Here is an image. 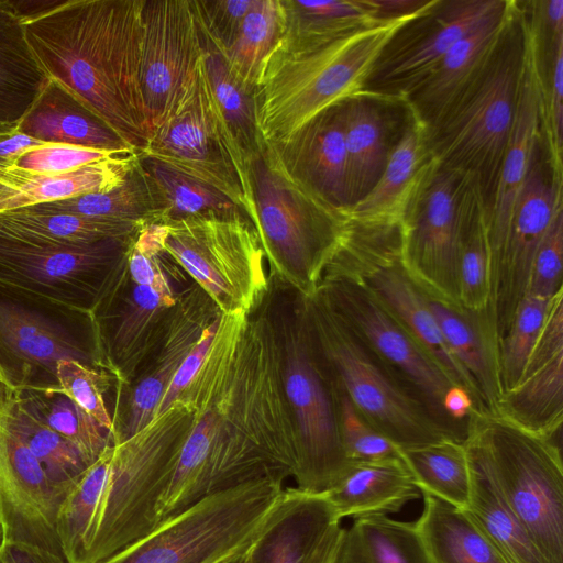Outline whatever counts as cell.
I'll return each mask as SVG.
<instances>
[{
	"mask_svg": "<svg viewBox=\"0 0 563 563\" xmlns=\"http://www.w3.org/2000/svg\"><path fill=\"white\" fill-rule=\"evenodd\" d=\"M551 299L526 295L499 343V366L504 391L519 379L544 324ZM504 394V393H503Z\"/></svg>",
	"mask_w": 563,
	"mask_h": 563,
	"instance_id": "cell-48",
	"label": "cell"
},
{
	"mask_svg": "<svg viewBox=\"0 0 563 563\" xmlns=\"http://www.w3.org/2000/svg\"><path fill=\"white\" fill-rule=\"evenodd\" d=\"M523 16V13H522ZM525 59L516 115L487 219L492 286L506 246L518 195L541 135V80L532 38L523 16Z\"/></svg>",
	"mask_w": 563,
	"mask_h": 563,
	"instance_id": "cell-24",
	"label": "cell"
},
{
	"mask_svg": "<svg viewBox=\"0 0 563 563\" xmlns=\"http://www.w3.org/2000/svg\"><path fill=\"white\" fill-rule=\"evenodd\" d=\"M164 250L221 313H251L268 279L260 236L245 216H195L168 223Z\"/></svg>",
	"mask_w": 563,
	"mask_h": 563,
	"instance_id": "cell-12",
	"label": "cell"
},
{
	"mask_svg": "<svg viewBox=\"0 0 563 563\" xmlns=\"http://www.w3.org/2000/svg\"><path fill=\"white\" fill-rule=\"evenodd\" d=\"M232 199L251 221L249 161L233 139L208 82L202 58L175 110L141 152Z\"/></svg>",
	"mask_w": 563,
	"mask_h": 563,
	"instance_id": "cell-13",
	"label": "cell"
},
{
	"mask_svg": "<svg viewBox=\"0 0 563 563\" xmlns=\"http://www.w3.org/2000/svg\"><path fill=\"white\" fill-rule=\"evenodd\" d=\"M432 2L416 13L321 44L279 40L266 56L254 87L263 140L279 143L322 111L363 91L386 44Z\"/></svg>",
	"mask_w": 563,
	"mask_h": 563,
	"instance_id": "cell-3",
	"label": "cell"
},
{
	"mask_svg": "<svg viewBox=\"0 0 563 563\" xmlns=\"http://www.w3.org/2000/svg\"><path fill=\"white\" fill-rule=\"evenodd\" d=\"M516 4L517 0H507L501 10L454 44L438 66L402 99L412 118L426 129L440 119L488 63Z\"/></svg>",
	"mask_w": 563,
	"mask_h": 563,
	"instance_id": "cell-27",
	"label": "cell"
},
{
	"mask_svg": "<svg viewBox=\"0 0 563 563\" xmlns=\"http://www.w3.org/2000/svg\"><path fill=\"white\" fill-rule=\"evenodd\" d=\"M497 413L532 433L561 439L563 424V289L553 298L517 383L504 391Z\"/></svg>",
	"mask_w": 563,
	"mask_h": 563,
	"instance_id": "cell-23",
	"label": "cell"
},
{
	"mask_svg": "<svg viewBox=\"0 0 563 563\" xmlns=\"http://www.w3.org/2000/svg\"><path fill=\"white\" fill-rule=\"evenodd\" d=\"M178 397L128 440L112 444L109 467L78 563H100L150 533L191 422Z\"/></svg>",
	"mask_w": 563,
	"mask_h": 563,
	"instance_id": "cell-5",
	"label": "cell"
},
{
	"mask_svg": "<svg viewBox=\"0 0 563 563\" xmlns=\"http://www.w3.org/2000/svg\"><path fill=\"white\" fill-rule=\"evenodd\" d=\"M415 484L422 494L465 509L471 496V470L464 443L442 440L400 450Z\"/></svg>",
	"mask_w": 563,
	"mask_h": 563,
	"instance_id": "cell-43",
	"label": "cell"
},
{
	"mask_svg": "<svg viewBox=\"0 0 563 563\" xmlns=\"http://www.w3.org/2000/svg\"><path fill=\"white\" fill-rule=\"evenodd\" d=\"M525 59L520 1L488 63L426 129L431 157L478 192L488 219L511 135Z\"/></svg>",
	"mask_w": 563,
	"mask_h": 563,
	"instance_id": "cell-4",
	"label": "cell"
},
{
	"mask_svg": "<svg viewBox=\"0 0 563 563\" xmlns=\"http://www.w3.org/2000/svg\"><path fill=\"white\" fill-rule=\"evenodd\" d=\"M385 100L361 91L343 101L349 208L375 186L394 145L389 143Z\"/></svg>",
	"mask_w": 563,
	"mask_h": 563,
	"instance_id": "cell-33",
	"label": "cell"
},
{
	"mask_svg": "<svg viewBox=\"0 0 563 563\" xmlns=\"http://www.w3.org/2000/svg\"><path fill=\"white\" fill-rule=\"evenodd\" d=\"M340 519L389 515L420 497L421 492L401 457L352 462L324 493Z\"/></svg>",
	"mask_w": 563,
	"mask_h": 563,
	"instance_id": "cell-32",
	"label": "cell"
},
{
	"mask_svg": "<svg viewBox=\"0 0 563 563\" xmlns=\"http://www.w3.org/2000/svg\"><path fill=\"white\" fill-rule=\"evenodd\" d=\"M339 434L351 462H372L401 457L400 449L372 427L347 397L333 387Z\"/></svg>",
	"mask_w": 563,
	"mask_h": 563,
	"instance_id": "cell-50",
	"label": "cell"
},
{
	"mask_svg": "<svg viewBox=\"0 0 563 563\" xmlns=\"http://www.w3.org/2000/svg\"><path fill=\"white\" fill-rule=\"evenodd\" d=\"M285 26L280 40L321 44L372 26L379 20L369 0H283Z\"/></svg>",
	"mask_w": 563,
	"mask_h": 563,
	"instance_id": "cell-42",
	"label": "cell"
},
{
	"mask_svg": "<svg viewBox=\"0 0 563 563\" xmlns=\"http://www.w3.org/2000/svg\"><path fill=\"white\" fill-rule=\"evenodd\" d=\"M464 445L548 562L563 563V463L555 439L497 412L474 410Z\"/></svg>",
	"mask_w": 563,
	"mask_h": 563,
	"instance_id": "cell-8",
	"label": "cell"
},
{
	"mask_svg": "<svg viewBox=\"0 0 563 563\" xmlns=\"http://www.w3.org/2000/svg\"><path fill=\"white\" fill-rule=\"evenodd\" d=\"M220 316L205 329L201 338L174 375L155 411L154 417L165 412L167 408L184 393V390L194 378L202 361L205 360L206 354L214 338Z\"/></svg>",
	"mask_w": 563,
	"mask_h": 563,
	"instance_id": "cell-54",
	"label": "cell"
},
{
	"mask_svg": "<svg viewBox=\"0 0 563 563\" xmlns=\"http://www.w3.org/2000/svg\"><path fill=\"white\" fill-rule=\"evenodd\" d=\"M125 260L126 254L89 320L97 367L113 377L115 389L134 380L157 346L177 299L175 292L134 284Z\"/></svg>",
	"mask_w": 563,
	"mask_h": 563,
	"instance_id": "cell-17",
	"label": "cell"
},
{
	"mask_svg": "<svg viewBox=\"0 0 563 563\" xmlns=\"http://www.w3.org/2000/svg\"><path fill=\"white\" fill-rule=\"evenodd\" d=\"M563 211V179L550 167L542 136L536 144L518 195L506 246L492 286L489 309L498 342L527 295L536 252L556 216Z\"/></svg>",
	"mask_w": 563,
	"mask_h": 563,
	"instance_id": "cell-19",
	"label": "cell"
},
{
	"mask_svg": "<svg viewBox=\"0 0 563 563\" xmlns=\"http://www.w3.org/2000/svg\"><path fill=\"white\" fill-rule=\"evenodd\" d=\"M62 0H8L22 23L35 19L57 7Z\"/></svg>",
	"mask_w": 563,
	"mask_h": 563,
	"instance_id": "cell-57",
	"label": "cell"
},
{
	"mask_svg": "<svg viewBox=\"0 0 563 563\" xmlns=\"http://www.w3.org/2000/svg\"><path fill=\"white\" fill-rule=\"evenodd\" d=\"M2 541V525H1V521H0V543Z\"/></svg>",
	"mask_w": 563,
	"mask_h": 563,
	"instance_id": "cell-63",
	"label": "cell"
},
{
	"mask_svg": "<svg viewBox=\"0 0 563 563\" xmlns=\"http://www.w3.org/2000/svg\"><path fill=\"white\" fill-rule=\"evenodd\" d=\"M461 206L459 303L466 309L481 311L489 309L492 297L487 216L477 190L466 180Z\"/></svg>",
	"mask_w": 563,
	"mask_h": 563,
	"instance_id": "cell-41",
	"label": "cell"
},
{
	"mask_svg": "<svg viewBox=\"0 0 563 563\" xmlns=\"http://www.w3.org/2000/svg\"><path fill=\"white\" fill-rule=\"evenodd\" d=\"M145 224L20 208L0 212V234L54 246H85L135 235Z\"/></svg>",
	"mask_w": 563,
	"mask_h": 563,
	"instance_id": "cell-36",
	"label": "cell"
},
{
	"mask_svg": "<svg viewBox=\"0 0 563 563\" xmlns=\"http://www.w3.org/2000/svg\"><path fill=\"white\" fill-rule=\"evenodd\" d=\"M139 153H120L63 173L8 168L0 178V212L109 190L124 180Z\"/></svg>",
	"mask_w": 563,
	"mask_h": 563,
	"instance_id": "cell-31",
	"label": "cell"
},
{
	"mask_svg": "<svg viewBox=\"0 0 563 563\" xmlns=\"http://www.w3.org/2000/svg\"><path fill=\"white\" fill-rule=\"evenodd\" d=\"M422 496L423 510L416 525L432 563H504L465 509Z\"/></svg>",
	"mask_w": 563,
	"mask_h": 563,
	"instance_id": "cell-35",
	"label": "cell"
},
{
	"mask_svg": "<svg viewBox=\"0 0 563 563\" xmlns=\"http://www.w3.org/2000/svg\"><path fill=\"white\" fill-rule=\"evenodd\" d=\"M431 163L426 128L408 111L407 125L394 143L380 177L365 197L345 210L347 218L367 224L401 223Z\"/></svg>",
	"mask_w": 563,
	"mask_h": 563,
	"instance_id": "cell-29",
	"label": "cell"
},
{
	"mask_svg": "<svg viewBox=\"0 0 563 563\" xmlns=\"http://www.w3.org/2000/svg\"><path fill=\"white\" fill-rule=\"evenodd\" d=\"M282 377L296 433L297 488L322 494L351 465L343 451L333 386L313 344L299 296L276 313Z\"/></svg>",
	"mask_w": 563,
	"mask_h": 563,
	"instance_id": "cell-10",
	"label": "cell"
},
{
	"mask_svg": "<svg viewBox=\"0 0 563 563\" xmlns=\"http://www.w3.org/2000/svg\"><path fill=\"white\" fill-rule=\"evenodd\" d=\"M18 395L22 405L71 443L88 465L113 444L110 433L57 385L22 387Z\"/></svg>",
	"mask_w": 563,
	"mask_h": 563,
	"instance_id": "cell-44",
	"label": "cell"
},
{
	"mask_svg": "<svg viewBox=\"0 0 563 563\" xmlns=\"http://www.w3.org/2000/svg\"><path fill=\"white\" fill-rule=\"evenodd\" d=\"M143 0H62L23 23L42 69L143 152L151 137L140 81Z\"/></svg>",
	"mask_w": 563,
	"mask_h": 563,
	"instance_id": "cell-2",
	"label": "cell"
},
{
	"mask_svg": "<svg viewBox=\"0 0 563 563\" xmlns=\"http://www.w3.org/2000/svg\"><path fill=\"white\" fill-rule=\"evenodd\" d=\"M199 24L227 51L253 0H191Z\"/></svg>",
	"mask_w": 563,
	"mask_h": 563,
	"instance_id": "cell-53",
	"label": "cell"
},
{
	"mask_svg": "<svg viewBox=\"0 0 563 563\" xmlns=\"http://www.w3.org/2000/svg\"><path fill=\"white\" fill-rule=\"evenodd\" d=\"M117 154L120 153L69 144L47 143L20 155L10 168L37 174L63 173Z\"/></svg>",
	"mask_w": 563,
	"mask_h": 563,
	"instance_id": "cell-52",
	"label": "cell"
},
{
	"mask_svg": "<svg viewBox=\"0 0 563 563\" xmlns=\"http://www.w3.org/2000/svg\"><path fill=\"white\" fill-rule=\"evenodd\" d=\"M201 58L191 0H143L140 81L151 134L175 110Z\"/></svg>",
	"mask_w": 563,
	"mask_h": 563,
	"instance_id": "cell-18",
	"label": "cell"
},
{
	"mask_svg": "<svg viewBox=\"0 0 563 563\" xmlns=\"http://www.w3.org/2000/svg\"><path fill=\"white\" fill-rule=\"evenodd\" d=\"M341 519L324 495L283 489L247 550V563H314Z\"/></svg>",
	"mask_w": 563,
	"mask_h": 563,
	"instance_id": "cell-25",
	"label": "cell"
},
{
	"mask_svg": "<svg viewBox=\"0 0 563 563\" xmlns=\"http://www.w3.org/2000/svg\"><path fill=\"white\" fill-rule=\"evenodd\" d=\"M336 563H432L416 521L388 515L354 518L344 529Z\"/></svg>",
	"mask_w": 563,
	"mask_h": 563,
	"instance_id": "cell-39",
	"label": "cell"
},
{
	"mask_svg": "<svg viewBox=\"0 0 563 563\" xmlns=\"http://www.w3.org/2000/svg\"><path fill=\"white\" fill-rule=\"evenodd\" d=\"M135 235L54 246L0 234V296L90 320Z\"/></svg>",
	"mask_w": 563,
	"mask_h": 563,
	"instance_id": "cell-11",
	"label": "cell"
},
{
	"mask_svg": "<svg viewBox=\"0 0 563 563\" xmlns=\"http://www.w3.org/2000/svg\"><path fill=\"white\" fill-rule=\"evenodd\" d=\"M298 296L332 386L347 397L372 427L400 450L453 440L410 388L343 321L319 289L310 296Z\"/></svg>",
	"mask_w": 563,
	"mask_h": 563,
	"instance_id": "cell-7",
	"label": "cell"
},
{
	"mask_svg": "<svg viewBox=\"0 0 563 563\" xmlns=\"http://www.w3.org/2000/svg\"><path fill=\"white\" fill-rule=\"evenodd\" d=\"M465 179L432 163L401 221V263L427 294L459 302L457 264Z\"/></svg>",
	"mask_w": 563,
	"mask_h": 563,
	"instance_id": "cell-15",
	"label": "cell"
},
{
	"mask_svg": "<svg viewBox=\"0 0 563 563\" xmlns=\"http://www.w3.org/2000/svg\"><path fill=\"white\" fill-rule=\"evenodd\" d=\"M285 26L283 0H253L241 27L225 51L233 71L254 88L266 56L279 41Z\"/></svg>",
	"mask_w": 563,
	"mask_h": 563,
	"instance_id": "cell-47",
	"label": "cell"
},
{
	"mask_svg": "<svg viewBox=\"0 0 563 563\" xmlns=\"http://www.w3.org/2000/svg\"><path fill=\"white\" fill-rule=\"evenodd\" d=\"M254 225L271 275L298 295L318 289L349 221L339 209L289 175L271 144L249 159Z\"/></svg>",
	"mask_w": 563,
	"mask_h": 563,
	"instance_id": "cell-6",
	"label": "cell"
},
{
	"mask_svg": "<svg viewBox=\"0 0 563 563\" xmlns=\"http://www.w3.org/2000/svg\"><path fill=\"white\" fill-rule=\"evenodd\" d=\"M27 208L43 212L108 218L140 224L163 223L164 219V207L159 194L141 165L139 156L124 180L109 190Z\"/></svg>",
	"mask_w": 563,
	"mask_h": 563,
	"instance_id": "cell-37",
	"label": "cell"
},
{
	"mask_svg": "<svg viewBox=\"0 0 563 563\" xmlns=\"http://www.w3.org/2000/svg\"><path fill=\"white\" fill-rule=\"evenodd\" d=\"M343 533L344 528L342 527L333 532L314 563H336Z\"/></svg>",
	"mask_w": 563,
	"mask_h": 563,
	"instance_id": "cell-58",
	"label": "cell"
},
{
	"mask_svg": "<svg viewBox=\"0 0 563 563\" xmlns=\"http://www.w3.org/2000/svg\"><path fill=\"white\" fill-rule=\"evenodd\" d=\"M63 360L98 368L92 347L67 328L0 296V362L10 383L18 388L55 386Z\"/></svg>",
	"mask_w": 563,
	"mask_h": 563,
	"instance_id": "cell-22",
	"label": "cell"
},
{
	"mask_svg": "<svg viewBox=\"0 0 563 563\" xmlns=\"http://www.w3.org/2000/svg\"><path fill=\"white\" fill-rule=\"evenodd\" d=\"M471 496L465 510L479 526L504 563H549L509 509L483 465L467 451Z\"/></svg>",
	"mask_w": 563,
	"mask_h": 563,
	"instance_id": "cell-38",
	"label": "cell"
},
{
	"mask_svg": "<svg viewBox=\"0 0 563 563\" xmlns=\"http://www.w3.org/2000/svg\"><path fill=\"white\" fill-rule=\"evenodd\" d=\"M34 57L21 19L0 0V124L15 128L49 82Z\"/></svg>",
	"mask_w": 563,
	"mask_h": 563,
	"instance_id": "cell-34",
	"label": "cell"
},
{
	"mask_svg": "<svg viewBox=\"0 0 563 563\" xmlns=\"http://www.w3.org/2000/svg\"><path fill=\"white\" fill-rule=\"evenodd\" d=\"M249 550V549H247ZM247 550L223 563H247Z\"/></svg>",
	"mask_w": 563,
	"mask_h": 563,
	"instance_id": "cell-59",
	"label": "cell"
},
{
	"mask_svg": "<svg viewBox=\"0 0 563 563\" xmlns=\"http://www.w3.org/2000/svg\"><path fill=\"white\" fill-rule=\"evenodd\" d=\"M15 128H16V126H15ZM12 129H14V128H13V126H8V125H1V124H0V133H2V132H7V131H10V130H12Z\"/></svg>",
	"mask_w": 563,
	"mask_h": 563,
	"instance_id": "cell-61",
	"label": "cell"
},
{
	"mask_svg": "<svg viewBox=\"0 0 563 563\" xmlns=\"http://www.w3.org/2000/svg\"><path fill=\"white\" fill-rule=\"evenodd\" d=\"M424 294L449 350L473 379L484 409L496 412L504 389L499 342L490 310H471Z\"/></svg>",
	"mask_w": 563,
	"mask_h": 563,
	"instance_id": "cell-28",
	"label": "cell"
},
{
	"mask_svg": "<svg viewBox=\"0 0 563 563\" xmlns=\"http://www.w3.org/2000/svg\"><path fill=\"white\" fill-rule=\"evenodd\" d=\"M0 563H68L63 556L43 548L2 540L0 543Z\"/></svg>",
	"mask_w": 563,
	"mask_h": 563,
	"instance_id": "cell-55",
	"label": "cell"
},
{
	"mask_svg": "<svg viewBox=\"0 0 563 563\" xmlns=\"http://www.w3.org/2000/svg\"><path fill=\"white\" fill-rule=\"evenodd\" d=\"M271 146L291 177L330 205L349 208L343 102Z\"/></svg>",
	"mask_w": 563,
	"mask_h": 563,
	"instance_id": "cell-26",
	"label": "cell"
},
{
	"mask_svg": "<svg viewBox=\"0 0 563 563\" xmlns=\"http://www.w3.org/2000/svg\"><path fill=\"white\" fill-rule=\"evenodd\" d=\"M8 168L0 167V178L5 174Z\"/></svg>",
	"mask_w": 563,
	"mask_h": 563,
	"instance_id": "cell-62",
	"label": "cell"
},
{
	"mask_svg": "<svg viewBox=\"0 0 563 563\" xmlns=\"http://www.w3.org/2000/svg\"><path fill=\"white\" fill-rule=\"evenodd\" d=\"M7 415L11 428L40 462L48 478L68 490L89 466L78 450L65 438L36 418L20 401L18 388H7Z\"/></svg>",
	"mask_w": 563,
	"mask_h": 563,
	"instance_id": "cell-46",
	"label": "cell"
},
{
	"mask_svg": "<svg viewBox=\"0 0 563 563\" xmlns=\"http://www.w3.org/2000/svg\"><path fill=\"white\" fill-rule=\"evenodd\" d=\"M563 211L560 212L541 241L533 257L527 295L553 298L563 289Z\"/></svg>",
	"mask_w": 563,
	"mask_h": 563,
	"instance_id": "cell-51",
	"label": "cell"
},
{
	"mask_svg": "<svg viewBox=\"0 0 563 563\" xmlns=\"http://www.w3.org/2000/svg\"><path fill=\"white\" fill-rule=\"evenodd\" d=\"M0 384H11L1 362H0Z\"/></svg>",
	"mask_w": 563,
	"mask_h": 563,
	"instance_id": "cell-60",
	"label": "cell"
},
{
	"mask_svg": "<svg viewBox=\"0 0 563 563\" xmlns=\"http://www.w3.org/2000/svg\"><path fill=\"white\" fill-rule=\"evenodd\" d=\"M139 158L162 199L163 223L212 213L247 217L232 199L212 186L141 152Z\"/></svg>",
	"mask_w": 563,
	"mask_h": 563,
	"instance_id": "cell-45",
	"label": "cell"
},
{
	"mask_svg": "<svg viewBox=\"0 0 563 563\" xmlns=\"http://www.w3.org/2000/svg\"><path fill=\"white\" fill-rule=\"evenodd\" d=\"M284 488L261 479L209 495L100 563H223L252 545Z\"/></svg>",
	"mask_w": 563,
	"mask_h": 563,
	"instance_id": "cell-9",
	"label": "cell"
},
{
	"mask_svg": "<svg viewBox=\"0 0 563 563\" xmlns=\"http://www.w3.org/2000/svg\"><path fill=\"white\" fill-rule=\"evenodd\" d=\"M318 289L353 332L410 388L441 428L453 440L464 443L465 438L443 407L444 397L454 384L365 282L353 272L328 266Z\"/></svg>",
	"mask_w": 563,
	"mask_h": 563,
	"instance_id": "cell-14",
	"label": "cell"
},
{
	"mask_svg": "<svg viewBox=\"0 0 563 563\" xmlns=\"http://www.w3.org/2000/svg\"><path fill=\"white\" fill-rule=\"evenodd\" d=\"M0 384V521L2 540L33 544L65 559L56 518L67 490L55 485L11 428ZM66 560V559H65Z\"/></svg>",
	"mask_w": 563,
	"mask_h": 563,
	"instance_id": "cell-20",
	"label": "cell"
},
{
	"mask_svg": "<svg viewBox=\"0 0 563 563\" xmlns=\"http://www.w3.org/2000/svg\"><path fill=\"white\" fill-rule=\"evenodd\" d=\"M197 24L209 86L233 139L249 161L265 142L257 126L254 88L233 71L225 51L198 21Z\"/></svg>",
	"mask_w": 563,
	"mask_h": 563,
	"instance_id": "cell-40",
	"label": "cell"
},
{
	"mask_svg": "<svg viewBox=\"0 0 563 563\" xmlns=\"http://www.w3.org/2000/svg\"><path fill=\"white\" fill-rule=\"evenodd\" d=\"M16 129L45 143L114 153L137 152L97 113L53 79L18 123Z\"/></svg>",
	"mask_w": 563,
	"mask_h": 563,
	"instance_id": "cell-30",
	"label": "cell"
},
{
	"mask_svg": "<svg viewBox=\"0 0 563 563\" xmlns=\"http://www.w3.org/2000/svg\"><path fill=\"white\" fill-rule=\"evenodd\" d=\"M56 382L63 393L92 417L112 438V417L106 406L104 394L114 383L113 377L103 369L74 360H63L56 366Z\"/></svg>",
	"mask_w": 563,
	"mask_h": 563,
	"instance_id": "cell-49",
	"label": "cell"
},
{
	"mask_svg": "<svg viewBox=\"0 0 563 563\" xmlns=\"http://www.w3.org/2000/svg\"><path fill=\"white\" fill-rule=\"evenodd\" d=\"M266 298L251 313H221L205 360L179 396L192 416L158 505L159 522L209 495L294 477L296 433Z\"/></svg>",
	"mask_w": 563,
	"mask_h": 563,
	"instance_id": "cell-1",
	"label": "cell"
},
{
	"mask_svg": "<svg viewBox=\"0 0 563 563\" xmlns=\"http://www.w3.org/2000/svg\"><path fill=\"white\" fill-rule=\"evenodd\" d=\"M220 314L218 307L196 284L177 295L157 346L131 385L117 389L113 444L133 437L154 418L174 375L205 329Z\"/></svg>",
	"mask_w": 563,
	"mask_h": 563,
	"instance_id": "cell-21",
	"label": "cell"
},
{
	"mask_svg": "<svg viewBox=\"0 0 563 563\" xmlns=\"http://www.w3.org/2000/svg\"><path fill=\"white\" fill-rule=\"evenodd\" d=\"M507 0H433L401 26L376 60L363 91L402 101L461 38Z\"/></svg>",
	"mask_w": 563,
	"mask_h": 563,
	"instance_id": "cell-16",
	"label": "cell"
},
{
	"mask_svg": "<svg viewBox=\"0 0 563 563\" xmlns=\"http://www.w3.org/2000/svg\"><path fill=\"white\" fill-rule=\"evenodd\" d=\"M45 144L47 143L31 137L16 128L0 133V167H12L20 155Z\"/></svg>",
	"mask_w": 563,
	"mask_h": 563,
	"instance_id": "cell-56",
	"label": "cell"
}]
</instances>
